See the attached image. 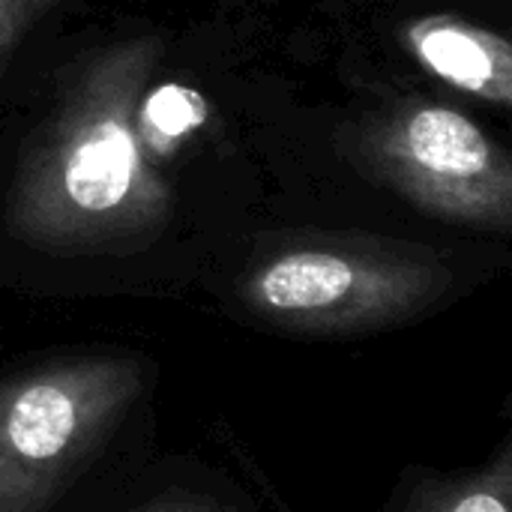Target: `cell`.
Masks as SVG:
<instances>
[{
    "label": "cell",
    "mask_w": 512,
    "mask_h": 512,
    "mask_svg": "<svg viewBox=\"0 0 512 512\" xmlns=\"http://www.w3.org/2000/svg\"><path fill=\"white\" fill-rule=\"evenodd\" d=\"M201 120H204V99L195 90L162 87L147 102V123L165 138H177L186 129L198 126Z\"/></svg>",
    "instance_id": "ba28073f"
},
{
    "label": "cell",
    "mask_w": 512,
    "mask_h": 512,
    "mask_svg": "<svg viewBox=\"0 0 512 512\" xmlns=\"http://www.w3.org/2000/svg\"><path fill=\"white\" fill-rule=\"evenodd\" d=\"M456 291L435 255L378 243L291 246L255 261L231 288L243 321L300 339H354L414 324Z\"/></svg>",
    "instance_id": "7a4b0ae2"
},
{
    "label": "cell",
    "mask_w": 512,
    "mask_h": 512,
    "mask_svg": "<svg viewBox=\"0 0 512 512\" xmlns=\"http://www.w3.org/2000/svg\"><path fill=\"white\" fill-rule=\"evenodd\" d=\"M159 366L138 351H72L0 372V512H54L114 468L153 420Z\"/></svg>",
    "instance_id": "6da1fadb"
},
{
    "label": "cell",
    "mask_w": 512,
    "mask_h": 512,
    "mask_svg": "<svg viewBox=\"0 0 512 512\" xmlns=\"http://www.w3.org/2000/svg\"><path fill=\"white\" fill-rule=\"evenodd\" d=\"M399 162L438 210L465 219H507V210L492 204V198L507 204V171L492 141L459 111H414L399 138Z\"/></svg>",
    "instance_id": "3957f363"
},
{
    "label": "cell",
    "mask_w": 512,
    "mask_h": 512,
    "mask_svg": "<svg viewBox=\"0 0 512 512\" xmlns=\"http://www.w3.org/2000/svg\"><path fill=\"white\" fill-rule=\"evenodd\" d=\"M381 512H512V426L474 468L405 465Z\"/></svg>",
    "instance_id": "277c9868"
},
{
    "label": "cell",
    "mask_w": 512,
    "mask_h": 512,
    "mask_svg": "<svg viewBox=\"0 0 512 512\" xmlns=\"http://www.w3.org/2000/svg\"><path fill=\"white\" fill-rule=\"evenodd\" d=\"M408 36L435 75L501 105L512 99V51L507 39L456 18L417 21Z\"/></svg>",
    "instance_id": "5b68a950"
},
{
    "label": "cell",
    "mask_w": 512,
    "mask_h": 512,
    "mask_svg": "<svg viewBox=\"0 0 512 512\" xmlns=\"http://www.w3.org/2000/svg\"><path fill=\"white\" fill-rule=\"evenodd\" d=\"M117 512H261L255 501L213 468H168Z\"/></svg>",
    "instance_id": "52a82bcc"
},
{
    "label": "cell",
    "mask_w": 512,
    "mask_h": 512,
    "mask_svg": "<svg viewBox=\"0 0 512 512\" xmlns=\"http://www.w3.org/2000/svg\"><path fill=\"white\" fill-rule=\"evenodd\" d=\"M138 159L129 132L114 123L90 126L72 147L63 171L66 195L84 213H111L126 198Z\"/></svg>",
    "instance_id": "8992f818"
}]
</instances>
